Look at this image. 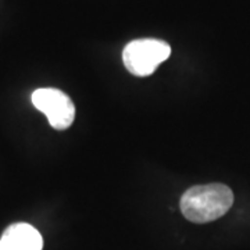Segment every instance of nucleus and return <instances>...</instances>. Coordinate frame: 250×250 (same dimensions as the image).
I'll return each instance as SVG.
<instances>
[{
  "mask_svg": "<svg viewBox=\"0 0 250 250\" xmlns=\"http://www.w3.org/2000/svg\"><path fill=\"white\" fill-rule=\"evenodd\" d=\"M232 205V190L223 184H208L189 188L179 202L184 217L195 224L214 221L227 214Z\"/></svg>",
  "mask_w": 250,
  "mask_h": 250,
  "instance_id": "f257e3e1",
  "label": "nucleus"
},
{
  "mask_svg": "<svg viewBox=\"0 0 250 250\" xmlns=\"http://www.w3.org/2000/svg\"><path fill=\"white\" fill-rule=\"evenodd\" d=\"M43 238L27 223L11 224L0 238V250H42Z\"/></svg>",
  "mask_w": 250,
  "mask_h": 250,
  "instance_id": "20e7f679",
  "label": "nucleus"
},
{
  "mask_svg": "<svg viewBox=\"0 0 250 250\" xmlns=\"http://www.w3.org/2000/svg\"><path fill=\"white\" fill-rule=\"evenodd\" d=\"M171 54V47L160 39H136L125 46L123 62L125 68L136 77H147L157 70Z\"/></svg>",
  "mask_w": 250,
  "mask_h": 250,
  "instance_id": "f03ea898",
  "label": "nucleus"
},
{
  "mask_svg": "<svg viewBox=\"0 0 250 250\" xmlns=\"http://www.w3.org/2000/svg\"><path fill=\"white\" fill-rule=\"evenodd\" d=\"M32 104L39 111H42L49 124L57 131H64L70 128L75 118V106L72 100L64 92L56 88H39L32 96Z\"/></svg>",
  "mask_w": 250,
  "mask_h": 250,
  "instance_id": "7ed1b4c3",
  "label": "nucleus"
}]
</instances>
